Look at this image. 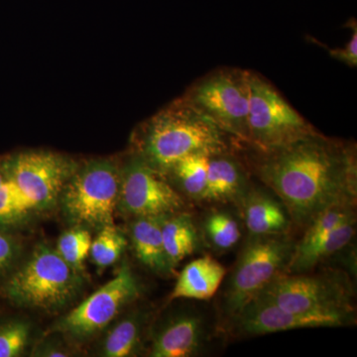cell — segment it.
<instances>
[{"mask_svg":"<svg viewBox=\"0 0 357 357\" xmlns=\"http://www.w3.org/2000/svg\"><path fill=\"white\" fill-rule=\"evenodd\" d=\"M255 172L281 199L291 222L307 227L337 204H354L357 195L356 146L318 131L284 146L258 151Z\"/></svg>","mask_w":357,"mask_h":357,"instance_id":"cell-1","label":"cell"},{"mask_svg":"<svg viewBox=\"0 0 357 357\" xmlns=\"http://www.w3.org/2000/svg\"><path fill=\"white\" fill-rule=\"evenodd\" d=\"M229 134L184 98L145 122L137 135V155L165 177L171 168L189 155L229 152Z\"/></svg>","mask_w":357,"mask_h":357,"instance_id":"cell-2","label":"cell"},{"mask_svg":"<svg viewBox=\"0 0 357 357\" xmlns=\"http://www.w3.org/2000/svg\"><path fill=\"white\" fill-rule=\"evenodd\" d=\"M2 293L16 307L58 312L79 297L84 286L83 274L73 269L56 248L39 243L26 259L6 277Z\"/></svg>","mask_w":357,"mask_h":357,"instance_id":"cell-3","label":"cell"},{"mask_svg":"<svg viewBox=\"0 0 357 357\" xmlns=\"http://www.w3.org/2000/svg\"><path fill=\"white\" fill-rule=\"evenodd\" d=\"M121 181V169L110 160H91L79 165L59 198L66 222L96 231L114 225Z\"/></svg>","mask_w":357,"mask_h":357,"instance_id":"cell-4","label":"cell"},{"mask_svg":"<svg viewBox=\"0 0 357 357\" xmlns=\"http://www.w3.org/2000/svg\"><path fill=\"white\" fill-rule=\"evenodd\" d=\"M294 246L286 234L249 237L223 295L227 318L232 321L253 298L285 273Z\"/></svg>","mask_w":357,"mask_h":357,"instance_id":"cell-5","label":"cell"},{"mask_svg":"<svg viewBox=\"0 0 357 357\" xmlns=\"http://www.w3.org/2000/svg\"><path fill=\"white\" fill-rule=\"evenodd\" d=\"M142 293L139 279L124 263L115 277L58 319L47 333H57L70 344H83L105 332Z\"/></svg>","mask_w":357,"mask_h":357,"instance_id":"cell-6","label":"cell"},{"mask_svg":"<svg viewBox=\"0 0 357 357\" xmlns=\"http://www.w3.org/2000/svg\"><path fill=\"white\" fill-rule=\"evenodd\" d=\"M257 296L286 311L300 314L356 312L351 282L340 272L283 273Z\"/></svg>","mask_w":357,"mask_h":357,"instance_id":"cell-7","label":"cell"},{"mask_svg":"<svg viewBox=\"0 0 357 357\" xmlns=\"http://www.w3.org/2000/svg\"><path fill=\"white\" fill-rule=\"evenodd\" d=\"M250 72L223 69L199 79L184 98L225 133L248 138Z\"/></svg>","mask_w":357,"mask_h":357,"instance_id":"cell-8","label":"cell"},{"mask_svg":"<svg viewBox=\"0 0 357 357\" xmlns=\"http://www.w3.org/2000/svg\"><path fill=\"white\" fill-rule=\"evenodd\" d=\"M248 128V142L258 151L276 149L317 131L271 84L251 72Z\"/></svg>","mask_w":357,"mask_h":357,"instance_id":"cell-9","label":"cell"},{"mask_svg":"<svg viewBox=\"0 0 357 357\" xmlns=\"http://www.w3.org/2000/svg\"><path fill=\"white\" fill-rule=\"evenodd\" d=\"M32 213H45L58 206L61 192L79 164L50 151H25L0 160Z\"/></svg>","mask_w":357,"mask_h":357,"instance_id":"cell-10","label":"cell"},{"mask_svg":"<svg viewBox=\"0 0 357 357\" xmlns=\"http://www.w3.org/2000/svg\"><path fill=\"white\" fill-rule=\"evenodd\" d=\"M185 199L165 177L138 156L121 169L117 211L130 218L161 217L184 211Z\"/></svg>","mask_w":357,"mask_h":357,"instance_id":"cell-11","label":"cell"},{"mask_svg":"<svg viewBox=\"0 0 357 357\" xmlns=\"http://www.w3.org/2000/svg\"><path fill=\"white\" fill-rule=\"evenodd\" d=\"M356 312L300 314L286 311L271 301L256 296L232 319L239 335L255 337L286 331L311 328H335L352 325Z\"/></svg>","mask_w":357,"mask_h":357,"instance_id":"cell-12","label":"cell"},{"mask_svg":"<svg viewBox=\"0 0 357 357\" xmlns=\"http://www.w3.org/2000/svg\"><path fill=\"white\" fill-rule=\"evenodd\" d=\"M206 338V323L199 314L195 312H178L162 321L155 328L149 356H196L203 347Z\"/></svg>","mask_w":357,"mask_h":357,"instance_id":"cell-13","label":"cell"},{"mask_svg":"<svg viewBox=\"0 0 357 357\" xmlns=\"http://www.w3.org/2000/svg\"><path fill=\"white\" fill-rule=\"evenodd\" d=\"M149 312L133 309L117 318L103 335L96 356L102 357H131L140 354L145 330L149 321Z\"/></svg>","mask_w":357,"mask_h":357,"instance_id":"cell-14","label":"cell"},{"mask_svg":"<svg viewBox=\"0 0 357 357\" xmlns=\"http://www.w3.org/2000/svg\"><path fill=\"white\" fill-rule=\"evenodd\" d=\"M248 189L243 166L229 152L208 157L206 190L202 201L238 202Z\"/></svg>","mask_w":357,"mask_h":357,"instance_id":"cell-15","label":"cell"},{"mask_svg":"<svg viewBox=\"0 0 357 357\" xmlns=\"http://www.w3.org/2000/svg\"><path fill=\"white\" fill-rule=\"evenodd\" d=\"M244 220L250 236L286 234L291 218L283 204L261 190H246L243 198Z\"/></svg>","mask_w":357,"mask_h":357,"instance_id":"cell-16","label":"cell"},{"mask_svg":"<svg viewBox=\"0 0 357 357\" xmlns=\"http://www.w3.org/2000/svg\"><path fill=\"white\" fill-rule=\"evenodd\" d=\"M225 273V268L211 256L198 258L178 275L169 301L210 299L218 292Z\"/></svg>","mask_w":357,"mask_h":357,"instance_id":"cell-17","label":"cell"},{"mask_svg":"<svg viewBox=\"0 0 357 357\" xmlns=\"http://www.w3.org/2000/svg\"><path fill=\"white\" fill-rule=\"evenodd\" d=\"M164 217L134 218L129 234L138 261L150 271L160 275H168L173 271L167 259L162 237Z\"/></svg>","mask_w":357,"mask_h":357,"instance_id":"cell-18","label":"cell"},{"mask_svg":"<svg viewBox=\"0 0 357 357\" xmlns=\"http://www.w3.org/2000/svg\"><path fill=\"white\" fill-rule=\"evenodd\" d=\"M162 237L167 259L172 269L194 253L199 243L198 231L192 217L184 211L163 218Z\"/></svg>","mask_w":357,"mask_h":357,"instance_id":"cell-19","label":"cell"},{"mask_svg":"<svg viewBox=\"0 0 357 357\" xmlns=\"http://www.w3.org/2000/svg\"><path fill=\"white\" fill-rule=\"evenodd\" d=\"M356 215H352L338 225L318 245L314 246L304 255L290 259L285 273L300 274L311 271L319 263L335 255L351 243L356 234Z\"/></svg>","mask_w":357,"mask_h":357,"instance_id":"cell-20","label":"cell"},{"mask_svg":"<svg viewBox=\"0 0 357 357\" xmlns=\"http://www.w3.org/2000/svg\"><path fill=\"white\" fill-rule=\"evenodd\" d=\"M211 155H189L177 162L165 177L172 178L176 188L183 194L197 201H202L206 185L208 160Z\"/></svg>","mask_w":357,"mask_h":357,"instance_id":"cell-21","label":"cell"},{"mask_svg":"<svg viewBox=\"0 0 357 357\" xmlns=\"http://www.w3.org/2000/svg\"><path fill=\"white\" fill-rule=\"evenodd\" d=\"M354 206V204H337L319 213L307 225L306 232L299 243H295L291 259L304 255L326 238L338 225L351 215H356Z\"/></svg>","mask_w":357,"mask_h":357,"instance_id":"cell-22","label":"cell"},{"mask_svg":"<svg viewBox=\"0 0 357 357\" xmlns=\"http://www.w3.org/2000/svg\"><path fill=\"white\" fill-rule=\"evenodd\" d=\"M34 215L16 185L0 165V227L15 229Z\"/></svg>","mask_w":357,"mask_h":357,"instance_id":"cell-23","label":"cell"},{"mask_svg":"<svg viewBox=\"0 0 357 357\" xmlns=\"http://www.w3.org/2000/svg\"><path fill=\"white\" fill-rule=\"evenodd\" d=\"M128 244V237L114 223L105 225L91 241L89 256L96 267L105 269L121 259Z\"/></svg>","mask_w":357,"mask_h":357,"instance_id":"cell-24","label":"cell"},{"mask_svg":"<svg viewBox=\"0 0 357 357\" xmlns=\"http://www.w3.org/2000/svg\"><path fill=\"white\" fill-rule=\"evenodd\" d=\"M93 238L84 227H72L59 237L56 251L73 269L83 274Z\"/></svg>","mask_w":357,"mask_h":357,"instance_id":"cell-25","label":"cell"},{"mask_svg":"<svg viewBox=\"0 0 357 357\" xmlns=\"http://www.w3.org/2000/svg\"><path fill=\"white\" fill-rule=\"evenodd\" d=\"M32 325L22 318L0 321V357H18L31 344Z\"/></svg>","mask_w":357,"mask_h":357,"instance_id":"cell-26","label":"cell"},{"mask_svg":"<svg viewBox=\"0 0 357 357\" xmlns=\"http://www.w3.org/2000/svg\"><path fill=\"white\" fill-rule=\"evenodd\" d=\"M204 231L211 245L217 250L231 249L241 237L238 222L227 211L211 213L204 222Z\"/></svg>","mask_w":357,"mask_h":357,"instance_id":"cell-27","label":"cell"},{"mask_svg":"<svg viewBox=\"0 0 357 357\" xmlns=\"http://www.w3.org/2000/svg\"><path fill=\"white\" fill-rule=\"evenodd\" d=\"M23 257L20 241L0 227V278H6L17 267Z\"/></svg>","mask_w":357,"mask_h":357,"instance_id":"cell-28","label":"cell"},{"mask_svg":"<svg viewBox=\"0 0 357 357\" xmlns=\"http://www.w3.org/2000/svg\"><path fill=\"white\" fill-rule=\"evenodd\" d=\"M68 340L57 333H47L43 338L33 347L29 356L33 357H70L75 351L68 345Z\"/></svg>","mask_w":357,"mask_h":357,"instance_id":"cell-29","label":"cell"},{"mask_svg":"<svg viewBox=\"0 0 357 357\" xmlns=\"http://www.w3.org/2000/svg\"><path fill=\"white\" fill-rule=\"evenodd\" d=\"M351 29V39L349 40L347 45L342 48L328 49V54L335 60L349 66V67L356 68L357 66V24L356 21L351 20L349 24Z\"/></svg>","mask_w":357,"mask_h":357,"instance_id":"cell-30","label":"cell"}]
</instances>
